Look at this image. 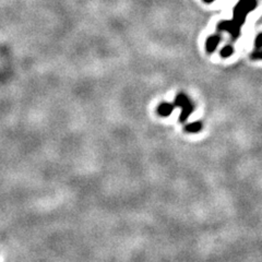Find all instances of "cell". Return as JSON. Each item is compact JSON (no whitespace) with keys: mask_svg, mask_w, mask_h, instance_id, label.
I'll use <instances>...</instances> for the list:
<instances>
[{"mask_svg":"<svg viewBox=\"0 0 262 262\" xmlns=\"http://www.w3.org/2000/svg\"><path fill=\"white\" fill-rule=\"evenodd\" d=\"M257 8V0H239L234 7L233 19L221 21L216 26L219 32H227L232 41H237L241 36L243 24L246 22L247 16Z\"/></svg>","mask_w":262,"mask_h":262,"instance_id":"cell-1","label":"cell"},{"mask_svg":"<svg viewBox=\"0 0 262 262\" xmlns=\"http://www.w3.org/2000/svg\"><path fill=\"white\" fill-rule=\"evenodd\" d=\"M173 104H174L175 107H179L181 109L179 116V122L181 123L186 122V121H187L190 115H192L194 110L193 102L190 100L188 95L185 94V93H179V94H177Z\"/></svg>","mask_w":262,"mask_h":262,"instance_id":"cell-2","label":"cell"},{"mask_svg":"<svg viewBox=\"0 0 262 262\" xmlns=\"http://www.w3.org/2000/svg\"><path fill=\"white\" fill-rule=\"evenodd\" d=\"M220 42H221V36L219 34H213V35H211V36H209L207 38L206 50L209 54H211V52H213L216 50L217 46H219Z\"/></svg>","mask_w":262,"mask_h":262,"instance_id":"cell-3","label":"cell"},{"mask_svg":"<svg viewBox=\"0 0 262 262\" xmlns=\"http://www.w3.org/2000/svg\"><path fill=\"white\" fill-rule=\"evenodd\" d=\"M174 108H175L174 104L167 103V102H162V103L157 106V112L161 117H168L171 116Z\"/></svg>","mask_w":262,"mask_h":262,"instance_id":"cell-4","label":"cell"},{"mask_svg":"<svg viewBox=\"0 0 262 262\" xmlns=\"http://www.w3.org/2000/svg\"><path fill=\"white\" fill-rule=\"evenodd\" d=\"M252 59L262 60V33H260L255 39V48L251 54Z\"/></svg>","mask_w":262,"mask_h":262,"instance_id":"cell-5","label":"cell"},{"mask_svg":"<svg viewBox=\"0 0 262 262\" xmlns=\"http://www.w3.org/2000/svg\"><path fill=\"white\" fill-rule=\"evenodd\" d=\"M203 128V123L202 122H190L188 125L185 126V130L188 133H198L202 130Z\"/></svg>","mask_w":262,"mask_h":262,"instance_id":"cell-6","label":"cell"},{"mask_svg":"<svg viewBox=\"0 0 262 262\" xmlns=\"http://www.w3.org/2000/svg\"><path fill=\"white\" fill-rule=\"evenodd\" d=\"M233 54H234V48L230 45L224 46L220 52V55L222 58H228V57H230Z\"/></svg>","mask_w":262,"mask_h":262,"instance_id":"cell-7","label":"cell"},{"mask_svg":"<svg viewBox=\"0 0 262 262\" xmlns=\"http://www.w3.org/2000/svg\"><path fill=\"white\" fill-rule=\"evenodd\" d=\"M203 1H204V2H207V3H211V2H213V1H215V0H203Z\"/></svg>","mask_w":262,"mask_h":262,"instance_id":"cell-8","label":"cell"}]
</instances>
